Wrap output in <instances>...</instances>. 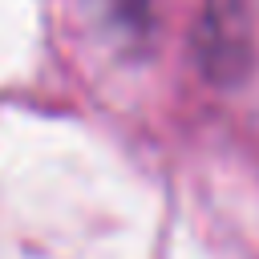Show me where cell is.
<instances>
[{
	"label": "cell",
	"mask_w": 259,
	"mask_h": 259,
	"mask_svg": "<svg viewBox=\"0 0 259 259\" xmlns=\"http://www.w3.org/2000/svg\"><path fill=\"white\" fill-rule=\"evenodd\" d=\"M109 4H113V12H117L125 24H142L146 12H150V0H109Z\"/></svg>",
	"instance_id": "1"
}]
</instances>
